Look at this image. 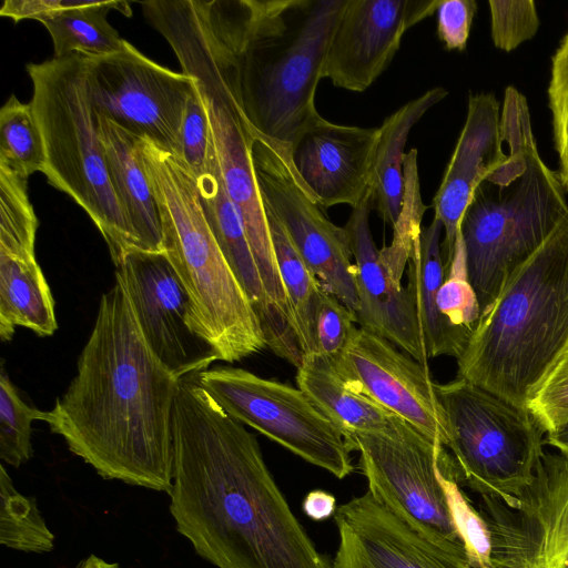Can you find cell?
Segmentation results:
<instances>
[{
	"label": "cell",
	"instance_id": "obj_27",
	"mask_svg": "<svg viewBox=\"0 0 568 568\" xmlns=\"http://www.w3.org/2000/svg\"><path fill=\"white\" fill-rule=\"evenodd\" d=\"M111 10L131 14L125 1H74L69 8L43 18L40 22L51 36L54 58L103 57L120 51L125 40L106 19Z\"/></svg>",
	"mask_w": 568,
	"mask_h": 568
},
{
	"label": "cell",
	"instance_id": "obj_28",
	"mask_svg": "<svg viewBox=\"0 0 568 568\" xmlns=\"http://www.w3.org/2000/svg\"><path fill=\"white\" fill-rule=\"evenodd\" d=\"M280 277L303 355L316 352L315 322L322 287L280 222L265 210Z\"/></svg>",
	"mask_w": 568,
	"mask_h": 568
},
{
	"label": "cell",
	"instance_id": "obj_41",
	"mask_svg": "<svg viewBox=\"0 0 568 568\" xmlns=\"http://www.w3.org/2000/svg\"><path fill=\"white\" fill-rule=\"evenodd\" d=\"M355 323L356 314L322 288L315 322V353L331 358L341 355L356 328Z\"/></svg>",
	"mask_w": 568,
	"mask_h": 568
},
{
	"label": "cell",
	"instance_id": "obj_30",
	"mask_svg": "<svg viewBox=\"0 0 568 568\" xmlns=\"http://www.w3.org/2000/svg\"><path fill=\"white\" fill-rule=\"evenodd\" d=\"M54 536L42 518L34 498L17 491L3 465L0 466V542L27 552H47Z\"/></svg>",
	"mask_w": 568,
	"mask_h": 568
},
{
	"label": "cell",
	"instance_id": "obj_3",
	"mask_svg": "<svg viewBox=\"0 0 568 568\" xmlns=\"http://www.w3.org/2000/svg\"><path fill=\"white\" fill-rule=\"evenodd\" d=\"M346 0L204 1L253 129L290 151L320 113L316 88Z\"/></svg>",
	"mask_w": 568,
	"mask_h": 568
},
{
	"label": "cell",
	"instance_id": "obj_8",
	"mask_svg": "<svg viewBox=\"0 0 568 568\" xmlns=\"http://www.w3.org/2000/svg\"><path fill=\"white\" fill-rule=\"evenodd\" d=\"M557 171L538 151L524 174L493 197L480 185L459 225L467 278L480 308H490L511 273L546 241L568 212ZM479 317V318H480Z\"/></svg>",
	"mask_w": 568,
	"mask_h": 568
},
{
	"label": "cell",
	"instance_id": "obj_21",
	"mask_svg": "<svg viewBox=\"0 0 568 568\" xmlns=\"http://www.w3.org/2000/svg\"><path fill=\"white\" fill-rule=\"evenodd\" d=\"M501 143L497 99L491 93L470 94L464 128L433 200L434 219L445 232V268L454 256L460 221L475 191L507 161Z\"/></svg>",
	"mask_w": 568,
	"mask_h": 568
},
{
	"label": "cell",
	"instance_id": "obj_12",
	"mask_svg": "<svg viewBox=\"0 0 568 568\" xmlns=\"http://www.w3.org/2000/svg\"><path fill=\"white\" fill-rule=\"evenodd\" d=\"M252 161L264 210L280 222L321 287L356 313L355 264L345 227L323 213L295 171L287 149L255 133Z\"/></svg>",
	"mask_w": 568,
	"mask_h": 568
},
{
	"label": "cell",
	"instance_id": "obj_36",
	"mask_svg": "<svg viewBox=\"0 0 568 568\" xmlns=\"http://www.w3.org/2000/svg\"><path fill=\"white\" fill-rule=\"evenodd\" d=\"M439 312L455 326L474 329L480 317L477 295L468 282L465 253L458 233L454 256L436 298Z\"/></svg>",
	"mask_w": 568,
	"mask_h": 568
},
{
	"label": "cell",
	"instance_id": "obj_45",
	"mask_svg": "<svg viewBox=\"0 0 568 568\" xmlns=\"http://www.w3.org/2000/svg\"><path fill=\"white\" fill-rule=\"evenodd\" d=\"M544 443L557 448L559 453L568 455V420L546 433Z\"/></svg>",
	"mask_w": 568,
	"mask_h": 568
},
{
	"label": "cell",
	"instance_id": "obj_10",
	"mask_svg": "<svg viewBox=\"0 0 568 568\" xmlns=\"http://www.w3.org/2000/svg\"><path fill=\"white\" fill-rule=\"evenodd\" d=\"M368 493L429 540L446 547L464 546L452 518L440 481L446 448L395 415L379 432L347 435Z\"/></svg>",
	"mask_w": 568,
	"mask_h": 568
},
{
	"label": "cell",
	"instance_id": "obj_22",
	"mask_svg": "<svg viewBox=\"0 0 568 568\" xmlns=\"http://www.w3.org/2000/svg\"><path fill=\"white\" fill-rule=\"evenodd\" d=\"M110 182L138 251L162 252L156 201L139 154V136L95 115Z\"/></svg>",
	"mask_w": 568,
	"mask_h": 568
},
{
	"label": "cell",
	"instance_id": "obj_1",
	"mask_svg": "<svg viewBox=\"0 0 568 568\" xmlns=\"http://www.w3.org/2000/svg\"><path fill=\"white\" fill-rule=\"evenodd\" d=\"M195 375L180 379L174 407L169 495L178 531L217 568H333L293 514L256 437Z\"/></svg>",
	"mask_w": 568,
	"mask_h": 568
},
{
	"label": "cell",
	"instance_id": "obj_4",
	"mask_svg": "<svg viewBox=\"0 0 568 568\" xmlns=\"http://www.w3.org/2000/svg\"><path fill=\"white\" fill-rule=\"evenodd\" d=\"M567 344L568 212L479 318L457 377L526 407Z\"/></svg>",
	"mask_w": 568,
	"mask_h": 568
},
{
	"label": "cell",
	"instance_id": "obj_43",
	"mask_svg": "<svg viewBox=\"0 0 568 568\" xmlns=\"http://www.w3.org/2000/svg\"><path fill=\"white\" fill-rule=\"evenodd\" d=\"M74 1L65 0H6L0 14L14 22L26 19L41 21L43 18L69 8Z\"/></svg>",
	"mask_w": 568,
	"mask_h": 568
},
{
	"label": "cell",
	"instance_id": "obj_35",
	"mask_svg": "<svg viewBox=\"0 0 568 568\" xmlns=\"http://www.w3.org/2000/svg\"><path fill=\"white\" fill-rule=\"evenodd\" d=\"M45 419V412L29 406L2 367L0 374V458L19 467L32 456L31 424Z\"/></svg>",
	"mask_w": 568,
	"mask_h": 568
},
{
	"label": "cell",
	"instance_id": "obj_14",
	"mask_svg": "<svg viewBox=\"0 0 568 568\" xmlns=\"http://www.w3.org/2000/svg\"><path fill=\"white\" fill-rule=\"evenodd\" d=\"M480 497L494 568H568V455L545 453L514 505Z\"/></svg>",
	"mask_w": 568,
	"mask_h": 568
},
{
	"label": "cell",
	"instance_id": "obj_39",
	"mask_svg": "<svg viewBox=\"0 0 568 568\" xmlns=\"http://www.w3.org/2000/svg\"><path fill=\"white\" fill-rule=\"evenodd\" d=\"M488 6L491 39L497 49L510 52L537 33L540 21L535 1L489 0Z\"/></svg>",
	"mask_w": 568,
	"mask_h": 568
},
{
	"label": "cell",
	"instance_id": "obj_17",
	"mask_svg": "<svg viewBox=\"0 0 568 568\" xmlns=\"http://www.w3.org/2000/svg\"><path fill=\"white\" fill-rule=\"evenodd\" d=\"M440 0H346L333 30L323 78L363 92L385 71L408 29L434 14Z\"/></svg>",
	"mask_w": 568,
	"mask_h": 568
},
{
	"label": "cell",
	"instance_id": "obj_34",
	"mask_svg": "<svg viewBox=\"0 0 568 568\" xmlns=\"http://www.w3.org/2000/svg\"><path fill=\"white\" fill-rule=\"evenodd\" d=\"M443 484L453 521L475 568H494L487 523L459 487V475L447 453L440 464Z\"/></svg>",
	"mask_w": 568,
	"mask_h": 568
},
{
	"label": "cell",
	"instance_id": "obj_44",
	"mask_svg": "<svg viewBox=\"0 0 568 568\" xmlns=\"http://www.w3.org/2000/svg\"><path fill=\"white\" fill-rule=\"evenodd\" d=\"M302 507L313 520H323L335 514L336 500L329 493L316 489L306 495Z\"/></svg>",
	"mask_w": 568,
	"mask_h": 568
},
{
	"label": "cell",
	"instance_id": "obj_37",
	"mask_svg": "<svg viewBox=\"0 0 568 568\" xmlns=\"http://www.w3.org/2000/svg\"><path fill=\"white\" fill-rule=\"evenodd\" d=\"M547 94L554 148L558 154L557 173L564 189L568 191V31L551 57Z\"/></svg>",
	"mask_w": 568,
	"mask_h": 568
},
{
	"label": "cell",
	"instance_id": "obj_32",
	"mask_svg": "<svg viewBox=\"0 0 568 568\" xmlns=\"http://www.w3.org/2000/svg\"><path fill=\"white\" fill-rule=\"evenodd\" d=\"M404 194L399 215L393 225V239L389 245L379 250V257L393 280L402 284L415 239L420 232L425 211L417 165V150L412 149L404 159Z\"/></svg>",
	"mask_w": 568,
	"mask_h": 568
},
{
	"label": "cell",
	"instance_id": "obj_26",
	"mask_svg": "<svg viewBox=\"0 0 568 568\" xmlns=\"http://www.w3.org/2000/svg\"><path fill=\"white\" fill-rule=\"evenodd\" d=\"M17 326L39 336L58 328L54 301L36 257L0 253V338L11 341Z\"/></svg>",
	"mask_w": 568,
	"mask_h": 568
},
{
	"label": "cell",
	"instance_id": "obj_46",
	"mask_svg": "<svg viewBox=\"0 0 568 568\" xmlns=\"http://www.w3.org/2000/svg\"><path fill=\"white\" fill-rule=\"evenodd\" d=\"M77 568H120L118 564L108 562L94 555L84 559Z\"/></svg>",
	"mask_w": 568,
	"mask_h": 568
},
{
	"label": "cell",
	"instance_id": "obj_24",
	"mask_svg": "<svg viewBox=\"0 0 568 568\" xmlns=\"http://www.w3.org/2000/svg\"><path fill=\"white\" fill-rule=\"evenodd\" d=\"M296 383L345 437L353 433L383 430L395 417V414L349 385L333 359L325 355H303Z\"/></svg>",
	"mask_w": 568,
	"mask_h": 568
},
{
	"label": "cell",
	"instance_id": "obj_13",
	"mask_svg": "<svg viewBox=\"0 0 568 568\" xmlns=\"http://www.w3.org/2000/svg\"><path fill=\"white\" fill-rule=\"evenodd\" d=\"M87 61L93 113L176 155L195 80L150 60L126 40L120 51Z\"/></svg>",
	"mask_w": 568,
	"mask_h": 568
},
{
	"label": "cell",
	"instance_id": "obj_6",
	"mask_svg": "<svg viewBox=\"0 0 568 568\" xmlns=\"http://www.w3.org/2000/svg\"><path fill=\"white\" fill-rule=\"evenodd\" d=\"M146 20L166 39L182 72L196 82L224 185L242 219L265 292L292 323L254 173L255 133L239 101L229 55L209 26L203 1H156L148 9Z\"/></svg>",
	"mask_w": 568,
	"mask_h": 568
},
{
	"label": "cell",
	"instance_id": "obj_40",
	"mask_svg": "<svg viewBox=\"0 0 568 568\" xmlns=\"http://www.w3.org/2000/svg\"><path fill=\"white\" fill-rule=\"evenodd\" d=\"M196 83V82H195ZM213 144L207 112L197 89L187 100L180 130L178 156L196 178L207 163Z\"/></svg>",
	"mask_w": 568,
	"mask_h": 568
},
{
	"label": "cell",
	"instance_id": "obj_2",
	"mask_svg": "<svg viewBox=\"0 0 568 568\" xmlns=\"http://www.w3.org/2000/svg\"><path fill=\"white\" fill-rule=\"evenodd\" d=\"M180 379L156 357L115 274L50 430L105 479L169 493Z\"/></svg>",
	"mask_w": 568,
	"mask_h": 568
},
{
	"label": "cell",
	"instance_id": "obj_42",
	"mask_svg": "<svg viewBox=\"0 0 568 568\" xmlns=\"http://www.w3.org/2000/svg\"><path fill=\"white\" fill-rule=\"evenodd\" d=\"M476 11L475 0H440L436 10L437 33L446 49L466 48Z\"/></svg>",
	"mask_w": 568,
	"mask_h": 568
},
{
	"label": "cell",
	"instance_id": "obj_23",
	"mask_svg": "<svg viewBox=\"0 0 568 568\" xmlns=\"http://www.w3.org/2000/svg\"><path fill=\"white\" fill-rule=\"evenodd\" d=\"M443 224L434 219L422 226L407 263V290L423 331L428 358L447 355L459 358L471 329L453 325L438 310L436 298L445 280L440 234Z\"/></svg>",
	"mask_w": 568,
	"mask_h": 568
},
{
	"label": "cell",
	"instance_id": "obj_19",
	"mask_svg": "<svg viewBox=\"0 0 568 568\" xmlns=\"http://www.w3.org/2000/svg\"><path fill=\"white\" fill-rule=\"evenodd\" d=\"M377 128L336 124L321 114L295 139L291 162L322 209L356 207L371 192Z\"/></svg>",
	"mask_w": 568,
	"mask_h": 568
},
{
	"label": "cell",
	"instance_id": "obj_15",
	"mask_svg": "<svg viewBox=\"0 0 568 568\" xmlns=\"http://www.w3.org/2000/svg\"><path fill=\"white\" fill-rule=\"evenodd\" d=\"M142 334L179 379L219 361L189 325L190 298L164 252L134 251L116 267Z\"/></svg>",
	"mask_w": 568,
	"mask_h": 568
},
{
	"label": "cell",
	"instance_id": "obj_5",
	"mask_svg": "<svg viewBox=\"0 0 568 568\" xmlns=\"http://www.w3.org/2000/svg\"><path fill=\"white\" fill-rule=\"evenodd\" d=\"M139 154L160 213L163 252L190 298L191 329L220 361L261 352L260 320L210 229L195 176L146 138L139 139Z\"/></svg>",
	"mask_w": 568,
	"mask_h": 568
},
{
	"label": "cell",
	"instance_id": "obj_16",
	"mask_svg": "<svg viewBox=\"0 0 568 568\" xmlns=\"http://www.w3.org/2000/svg\"><path fill=\"white\" fill-rule=\"evenodd\" d=\"M332 359L349 385L446 448L445 416L429 366L361 326Z\"/></svg>",
	"mask_w": 568,
	"mask_h": 568
},
{
	"label": "cell",
	"instance_id": "obj_31",
	"mask_svg": "<svg viewBox=\"0 0 568 568\" xmlns=\"http://www.w3.org/2000/svg\"><path fill=\"white\" fill-rule=\"evenodd\" d=\"M27 181L0 166V253L22 258L36 257L38 227Z\"/></svg>",
	"mask_w": 568,
	"mask_h": 568
},
{
	"label": "cell",
	"instance_id": "obj_33",
	"mask_svg": "<svg viewBox=\"0 0 568 568\" xmlns=\"http://www.w3.org/2000/svg\"><path fill=\"white\" fill-rule=\"evenodd\" d=\"M500 135L503 142L506 141L509 146L508 158L506 163L486 180L498 186L499 191L511 185L524 174L529 155L538 151L527 100L514 87L505 89Z\"/></svg>",
	"mask_w": 568,
	"mask_h": 568
},
{
	"label": "cell",
	"instance_id": "obj_20",
	"mask_svg": "<svg viewBox=\"0 0 568 568\" xmlns=\"http://www.w3.org/2000/svg\"><path fill=\"white\" fill-rule=\"evenodd\" d=\"M372 207L371 192L352 209L344 226L355 264L357 323L428 366L425 339L410 293L393 280L374 243L369 227Z\"/></svg>",
	"mask_w": 568,
	"mask_h": 568
},
{
	"label": "cell",
	"instance_id": "obj_25",
	"mask_svg": "<svg viewBox=\"0 0 568 568\" xmlns=\"http://www.w3.org/2000/svg\"><path fill=\"white\" fill-rule=\"evenodd\" d=\"M448 91L437 87L408 101L387 116L377 128V142L372 168L373 207L392 226L395 224L404 194L405 145L413 126Z\"/></svg>",
	"mask_w": 568,
	"mask_h": 568
},
{
	"label": "cell",
	"instance_id": "obj_9",
	"mask_svg": "<svg viewBox=\"0 0 568 568\" xmlns=\"http://www.w3.org/2000/svg\"><path fill=\"white\" fill-rule=\"evenodd\" d=\"M459 478L514 505L544 456L545 434L526 407L467 379L436 384Z\"/></svg>",
	"mask_w": 568,
	"mask_h": 568
},
{
	"label": "cell",
	"instance_id": "obj_11",
	"mask_svg": "<svg viewBox=\"0 0 568 568\" xmlns=\"http://www.w3.org/2000/svg\"><path fill=\"white\" fill-rule=\"evenodd\" d=\"M195 376L235 420L338 479L353 473L344 434L302 389L227 366L207 368Z\"/></svg>",
	"mask_w": 568,
	"mask_h": 568
},
{
	"label": "cell",
	"instance_id": "obj_29",
	"mask_svg": "<svg viewBox=\"0 0 568 568\" xmlns=\"http://www.w3.org/2000/svg\"><path fill=\"white\" fill-rule=\"evenodd\" d=\"M0 166L28 179L47 166L45 144L31 101L13 94L0 110Z\"/></svg>",
	"mask_w": 568,
	"mask_h": 568
},
{
	"label": "cell",
	"instance_id": "obj_7",
	"mask_svg": "<svg viewBox=\"0 0 568 568\" xmlns=\"http://www.w3.org/2000/svg\"><path fill=\"white\" fill-rule=\"evenodd\" d=\"M27 71L45 144L43 174L88 213L118 267L138 250L110 182L88 90L87 57L71 54L29 63Z\"/></svg>",
	"mask_w": 568,
	"mask_h": 568
},
{
	"label": "cell",
	"instance_id": "obj_18",
	"mask_svg": "<svg viewBox=\"0 0 568 568\" xmlns=\"http://www.w3.org/2000/svg\"><path fill=\"white\" fill-rule=\"evenodd\" d=\"M334 520L333 568H475L464 546L429 540L368 491L338 506Z\"/></svg>",
	"mask_w": 568,
	"mask_h": 568
},
{
	"label": "cell",
	"instance_id": "obj_38",
	"mask_svg": "<svg viewBox=\"0 0 568 568\" xmlns=\"http://www.w3.org/2000/svg\"><path fill=\"white\" fill-rule=\"evenodd\" d=\"M526 408L545 434L568 420V344L529 396Z\"/></svg>",
	"mask_w": 568,
	"mask_h": 568
}]
</instances>
